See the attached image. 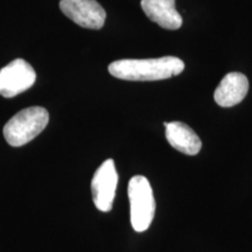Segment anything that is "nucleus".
Segmentation results:
<instances>
[{
	"label": "nucleus",
	"instance_id": "nucleus-1",
	"mask_svg": "<svg viewBox=\"0 0 252 252\" xmlns=\"http://www.w3.org/2000/svg\"><path fill=\"white\" fill-rule=\"evenodd\" d=\"M185 69L182 60L175 56L159 59H125L110 63L109 72L125 81H160L180 75Z\"/></svg>",
	"mask_w": 252,
	"mask_h": 252
},
{
	"label": "nucleus",
	"instance_id": "nucleus-2",
	"mask_svg": "<svg viewBox=\"0 0 252 252\" xmlns=\"http://www.w3.org/2000/svg\"><path fill=\"white\" fill-rule=\"evenodd\" d=\"M49 113L45 108L32 106L19 111L4 126V137L13 147L30 143L46 128Z\"/></svg>",
	"mask_w": 252,
	"mask_h": 252
},
{
	"label": "nucleus",
	"instance_id": "nucleus-3",
	"mask_svg": "<svg viewBox=\"0 0 252 252\" xmlns=\"http://www.w3.org/2000/svg\"><path fill=\"white\" fill-rule=\"evenodd\" d=\"M128 200L131 204V224L137 232L149 229L156 213L153 189L143 175H135L128 182Z\"/></svg>",
	"mask_w": 252,
	"mask_h": 252
},
{
	"label": "nucleus",
	"instance_id": "nucleus-4",
	"mask_svg": "<svg viewBox=\"0 0 252 252\" xmlns=\"http://www.w3.org/2000/svg\"><path fill=\"white\" fill-rule=\"evenodd\" d=\"M36 74L30 63L23 59L9 62L0 70V94L12 98L35 83Z\"/></svg>",
	"mask_w": 252,
	"mask_h": 252
},
{
	"label": "nucleus",
	"instance_id": "nucleus-5",
	"mask_svg": "<svg viewBox=\"0 0 252 252\" xmlns=\"http://www.w3.org/2000/svg\"><path fill=\"white\" fill-rule=\"evenodd\" d=\"M118 184V174L112 159L106 160L98 167L91 181V191L94 206L103 213L112 209L116 189Z\"/></svg>",
	"mask_w": 252,
	"mask_h": 252
},
{
	"label": "nucleus",
	"instance_id": "nucleus-6",
	"mask_svg": "<svg viewBox=\"0 0 252 252\" xmlns=\"http://www.w3.org/2000/svg\"><path fill=\"white\" fill-rule=\"evenodd\" d=\"M62 13L88 30H100L105 24V9L96 0H61Z\"/></svg>",
	"mask_w": 252,
	"mask_h": 252
},
{
	"label": "nucleus",
	"instance_id": "nucleus-7",
	"mask_svg": "<svg viewBox=\"0 0 252 252\" xmlns=\"http://www.w3.org/2000/svg\"><path fill=\"white\" fill-rule=\"evenodd\" d=\"M249 91V80L242 72H229L220 86L216 88L214 98L222 108H231L237 105L247 97Z\"/></svg>",
	"mask_w": 252,
	"mask_h": 252
},
{
	"label": "nucleus",
	"instance_id": "nucleus-8",
	"mask_svg": "<svg viewBox=\"0 0 252 252\" xmlns=\"http://www.w3.org/2000/svg\"><path fill=\"white\" fill-rule=\"evenodd\" d=\"M140 4L147 18L160 27L175 31L182 26V18L175 8V0H141Z\"/></svg>",
	"mask_w": 252,
	"mask_h": 252
},
{
	"label": "nucleus",
	"instance_id": "nucleus-9",
	"mask_svg": "<svg viewBox=\"0 0 252 252\" xmlns=\"http://www.w3.org/2000/svg\"><path fill=\"white\" fill-rule=\"evenodd\" d=\"M166 127V139L172 147L187 156H196L201 151L202 143L198 135L181 122L163 123Z\"/></svg>",
	"mask_w": 252,
	"mask_h": 252
}]
</instances>
